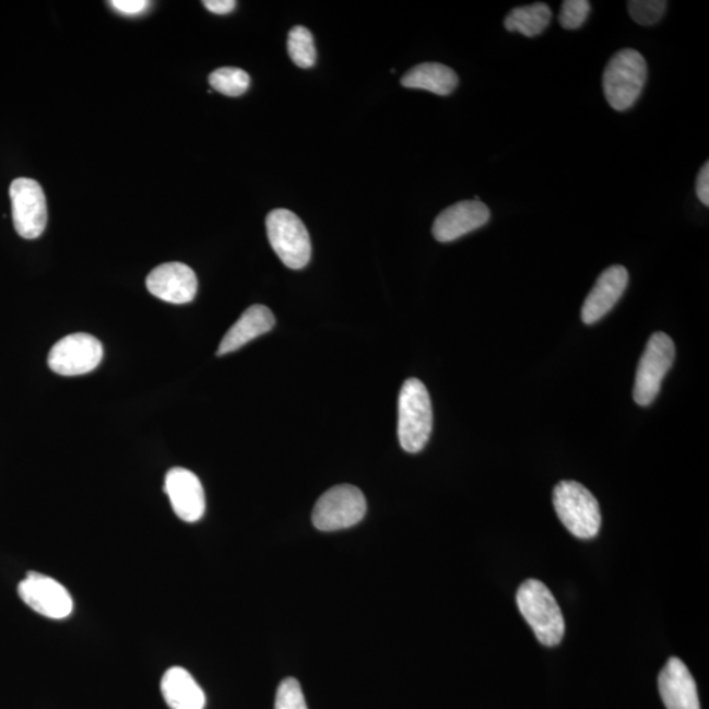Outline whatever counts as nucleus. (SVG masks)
Here are the masks:
<instances>
[{
    "instance_id": "obj_1",
    "label": "nucleus",
    "mask_w": 709,
    "mask_h": 709,
    "mask_svg": "<svg viewBox=\"0 0 709 709\" xmlns=\"http://www.w3.org/2000/svg\"><path fill=\"white\" fill-rule=\"evenodd\" d=\"M520 614L530 624L537 640L545 647H556L564 639L565 621L555 596L542 581L527 580L517 593Z\"/></svg>"
},
{
    "instance_id": "obj_2",
    "label": "nucleus",
    "mask_w": 709,
    "mask_h": 709,
    "mask_svg": "<svg viewBox=\"0 0 709 709\" xmlns=\"http://www.w3.org/2000/svg\"><path fill=\"white\" fill-rule=\"evenodd\" d=\"M433 432V405L428 390L418 379L403 382L399 399V439L403 451L418 453Z\"/></svg>"
},
{
    "instance_id": "obj_3",
    "label": "nucleus",
    "mask_w": 709,
    "mask_h": 709,
    "mask_svg": "<svg viewBox=\"0 0 709 709\" xmlns=\"http://www.w3.org/2000/svg\"><path fill=\"white\" fill-rule=\"evenodd\" d=\"M553 506L565 529L578 539H593L602 525L601 507L593 493L576 481H562L553 491Z\"/></svg>"
},
{
    "instance_id": "obj_4",
    "label": "nucleus",
    "mask_w": 709,
    "mask_h": 709,
    "mask_svg": "<svg viewBox=\"0 0 709 709\" xmlns=\"http://www.w3.org/2000/svg\"><path fill=\"white\" fill-rule=\"evenodd\" d=\"M648 78L646 58L635 49H623L611 58L603 73V91L611 107L627 110L639 99Z\"/></svg>"
},
{
    "instance_id": "obj_5",
    "label": "nucleus",
    "mask_w": 709,
    "mask_h": 709,
    "mask_svg": "<svg viewBox=\"0 0 709 709\" xmlns=\"http://www.w3.org/2000/svg\"><path fill=\"white\" fill-rule=\"evenodd\" d=\"M267 236L273 251L292 270L307 267L311 257V243L307 227L294 212L272 211L265 220Z\"/></svg>"
},
{
    "instance_id": "obj_6",
    "label": "nucleus",
    "mask_w": 709,
    "mask_h": 709,
    "mask_svg": "<svg viewBox=\"0 0 709 709\" xmlns=\"http://www.w3.org/2000/svg\"><path fill=\"white\" fill-rule=\"evenodd\" d=\"M367 500L361 489L353 485L331 487L317 500L311 520L323 532L350 529L366 517Z\"/></svg>"
},
{
    "instance_id": "obj_7",
    "label": "nucleus",
    "mask_w": 709,
    "mask_h": 709,
    "mask_svg": "<svg viewBox=\"0 0 709 709\" xmlns=\"http://www.w3.org/2000/svg\"><path fill=\"white\" fill-rule=\"evenodd\" d=\"M674 359L675 344L672 338L661 331L650 336L636 373L634 400L637 405L648 406L655 400Z\"/></svg>"
},
{
    "instance_id": "obj_8",
    "label": "nucleus",
    "mask_w": 709,
    "mask_h": 709,
    "mask_svg": "<svg viewBox=\"0 0 709 709\" xmlns=\"http://www.w3.org/2000/svg\"><path fill=\"white\" fill-rule=\"evenodd\" d=\"M15 231L25 239L42 236L48 224L47 198L36 180L17 178L10 187Z\"/></svg>"
},
{
    "instance_id": "obj_9",
    "label": "nucleus",
    "mask_w": 709,
    "mask_h": 709,
    "mask_svg": "<svg viewBox=\"0 0 709 709\" xmlns=\"http://www.w3.org/2000/svg\"><path fill=\"white\" fill-rule=\"evenodd\" d=\"M103 346L95 336L75 333L64 336L50 350L48 364L61 376H80L93 373L103 359Z\"/></svg>"
},
{
    "instance_id": "obj_10",
    "label": "nucleus",
    "mask_w": 709,
    "mask_h": 709,
    "mask_svg": "<svg viewBox=\"0 0 709 709\" xmlns=\"http://www.w3.org/2000/svg\"><path fill=\"white\" fill-rule=\"evenodd\" d=\"M17 593L27 606L50 619H64L73 613L74 604L69 591L54 578L36 571H29L19 583Z\"/></svg>"
},
{
    "instance_id": "obj_11",
    "label": "nucleus",
    "mask_w": 709,
    "mask_h": 709,
    "mask_svg": "<svg viewBox=\"0 0 709 709\" xmlns=\"http://www.w3.org/2000/svg\"><path fill=\"white\" fill-rule=\"evenodd\" d=\"M146 287L159 300L181 305L197 297L198 277L187 264L165 263L149 273Z\"/></svg>"
},
{
    "instance_id": "obj_12",
    "label": "nucleus",
    "mask_w": 709,
    "mask_h": 709,
    "mask_svg": "<svg viewBox=\"0 0 709 709\" xmlns=\"http://www.w3.org/2000/svg\"><path fill=\"white\" fill-rule=\"evenodd\" d=\"M165 492L173 510L187 523L198 522L205 512V493L199 477L185 468H173L165 480Z\"/></svg>"
},
{
    "instance_id": "obj_13",
    "label": "nucleus",
    "mask_w": 709,
    "mask_h": 709,
    "mask_svg": "<svg viewBox=\"0 0 709 709\" xmlns=\"http://www.w3.org/2000/svg\"><path fill=\"white\" fill-rule=\"evenodd\" d=\"M491 220V211L476 200L460 201L441 212L433 226L435 239L439 243H452L465 234L480 229Z\"/></svg>"
},
{
    "instance_id": "obj_14",
    "label": "nucleus",
    "mask_w": 709,
    "mask_h": 709,
    "mask_svg": "<svg viewBox=\"0 0 709 709\" xmlns=\"http://www.w3.org/2000/svg\"><path fill=\"white\" fill-rule=\"evenodd\" d=\"M628 282L629 273L626 267L613 265L604 270L584 300L581 311L582 321L587 324L601 321L621 300L628 287Z\"/></svg>"
},
{
    "instance_id": "obj_15",
    "label": "nucleus",
    "mask_w": 709,
    "mask_h": 709,
    "mask_svg": "<svg viewBox=\"0 0 709 709\" xmlns=\"http://www.w3.org/2000/svg\"><path fill=\"white\" fill-rule=\"evenodd\" d=\"M659 688L667 709H700L698 688L685 662L670 659L661 670Z\"/></svg>"
},
{
    "instance_id": "obj_16",
    "label": "nucleus",
    "mask_w": 709,
    "mask_h": 709,
    "mask_svg": "<svg viewBox=\"0 0 709 709\" xmlns=\"http://www.w3.org/2000/svg\"><path fill=\"white\" fill-rule=\"evenodd\" d=\"M275 316L263 305H252L244 311L239 320L227 331L221 341L217 354L226 355L244 347L256 338L269 333L275 327Z\"/></svg>"
},
{
    "instance_id": "obj_17",
    "label": "nucleus",
    "mask_w": 709,
    "mask_h": 709,
    "mask_svg": "<svg viewBox=\"0 0 709 709\" xmlns=\"http://www.w3.org/2000/svg\"><path fill=\"white\" fill-rule=\"evenodd\" d=\"M162 695L172 709H204L205 694L186 669H168L161 682Z\"/></svg>"
},
{
    "instance_id": "obj_18",
    "label": "nucleus",
    "mask_w": 709,
    "mask_h": 709,
    "mask_svg": "<svg viewBox=\"0 0 709 709\" xmlns=\"http://www.w3.org/2000/svg\"><path fill=\"white\" fill-rule=\"evenodd\" d=\"M401 84L407 88L430 91L437 95H450L458 87L459 76L451 68L437 62L421 63L402 76Z\"/></svg>"
},
{
    "instance_id": "obj_19",
    "label": "nucleus",
    "mask_w": 709,
    "mask_h": 709,
    "mask_svg": "<svg viewBox=\"0 0 709 709\" xmlns=\"http://www.w3.org/2000/svg\"><path fill=\"white\" fill-rule=\"evenodd\" d=\"M552 19V11L545 3L522 5L513 9L505 19V28L509 32H518L525 37L542 35L548 27Z\"/></svg>"
},
{
    "instance_id": "obj_20",
    "label": "nucleus",
    "mask_w": 709,
    "mask_h": 709,
    "mask_svg": "<svg viewBox=\"0 0 709 709\" xmlns=\"http://www.w3.org/2000/svg\"><path fill=\"white\" fill-rule=\"evenodd\" d=\"M288 54L296 67L302 69L315 67L317 58L315 38L308 28L297 25V27L291 29L288 35Z\"/></svg>"
},
{
    "instance_id": "obj_21",
    "label": "nucleus",
    "mask_w": 709,
    "mask_h": 709,
    "mask_svg": "<svg viewBox=\"0 0 709 709\" xmlns=\"http://www.w3.org/2000/svg\"><path fill=\"white\" fill-rule=\"evenodd\" d=\"M213 90L226 96L237 97L244 95L250 87V75L243 69L221 68L210 75Z\"/></svg>"
},
{
    "instance_id": "obj_22",
    "label": "nucleus",
    "mask_w": 709,
    "mask_h": 709,
    "mask_svg": "<svg viewBox=\"0 0 709 709\" xmlns=\"http://www.w3.org/2000/svg\"><path fill=\"white\" fill-rule=\"evenodd\" d=\"M627 5L630 17L637 24L649 27L661 21L667 3L665 0H630Z\"/></svg>"
},
{
    "instance_id": "obj_23",
    "label": "nucleus",
    "mask_w": 709,
    "mask_h": 709,
    "mask_svg": "<svg viewBox=\"0 0 709 709\" xmlns=\"http://www.w3.org/2000/svg\"><path fill=\"white\" fill-rule=\"evenodd\" d=\"M275 709H308L303 688L297 680L287 678L280 683Z\"/></svg>"
},
{
    "instance_id": "obj_24",
    "label": "nucleus",
    "mask_w": 709,
    "mask_h": 709,
    "mask_svg": "<svg viewBox=\"0 0 709 709\" xmlns=\"http://www.w3.org/2000/svg\"><path fill=\"white\" fill-rule=\"evenodd\" d=\"M591 5L588 0H565L562 12H559L558 22L565 29L581 28L588 21Z\"/></svg>"
},
{
    "instance_id": "obj_25",
    "label": "nucleus",
    "mask_w": 709,
    "mask_h": 709,
    "mask_svg": "<svg viewBox=\"0 0 709 709\" xmlns=\"http://www.w3.org/2000/svg\"><path fill=\"white\" fill-rule=\"evenodd\" d=\"M110 5L123 15L133 16L145 12L151 2H146V0H114Z\"/></svg>"
},
{
    "instance_id": "obj_26",
    "label": "nucleus",
    "mask_w": 709,
    "mask_h": 709,
    "mask_svg": "<svg viewBox=\"0 0 709 709\" xmlns=\"http://www.w3.org/2000/svg\"><path fill=\"white\" fill-rule=\"evenodd\" d=\"M696 194H698L699 200L706 206L709 205V165L706 162V165L701 167V170L696 179Z\"/></svg>"
},
{
    "instance_id": "obj_27",
    "label": "nucleus",
    "mask_w": 709,
    "mask_h": 709,
    "mask_svg": "<svg viewBox=\"0 0 709 709\" xmlns=\"http://www.w3.org/2000/svg\"><path fill=\"white\" fill-rule=\"evenodd\" d=\"M206 10L217 15H227L236 9L237 3L234 0H205L203 3Z\"/></svg>"
}]
</instances>
